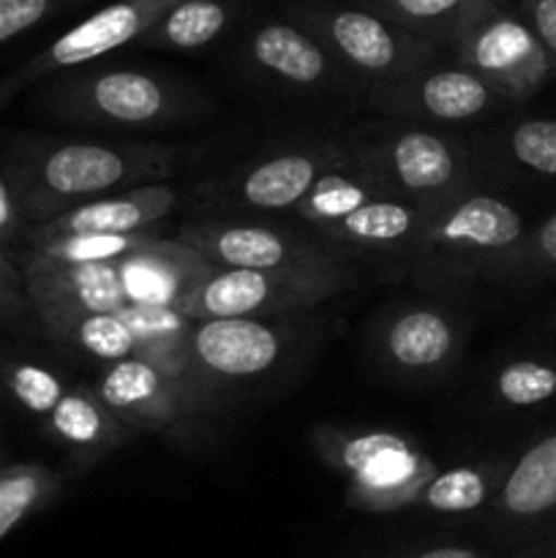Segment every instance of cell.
I'll return each instance as SVG.
<instances>
[{"mask_svg": "<svg viewBox=\"0 0 556 558\" xmlns=\"http://www.w3.org/2000/svg\"><path fill=\"white\" fill-rule=\"evenodd\" d=\"M292 20L314 33L347 74L374 85L401 80L442 58V47L365 5H294Z\"/></svg>", "mask_w": 556, "mask_h": 558, "instance_id": "cell-6", "label": "cell"}, {"mask_svg": "<svg viewBox=\"0 0 556 558\" xmlns=\"http://www.w3.org/2000/svg\"><path fill=\"white\" fill-rule=\"evenodd\" d=\"M507 469H510V458H488V461L439 469L420 490L414 507L434 515L483 512L494 501Z\"/></svg>", "mask_w": 556, "mask_h": 558, "instance_id": "cell-22", "label": "cell"}, {"mask_svg": "<svg viewBox=\"0 0 556 558\" xmlns=\"http://www.w3.org/2000/svg\"><path fill=\"white\" fill-rule=\"evenodd\" d=\"M245 60L267 80L294 90H327L347 74L325 44L294 20H273L256 27L245 41Z\"/></svg>", "mask_w": 556, "mask_h": 558, "instance_id": "cell-19", "label": "cell"}, {"mask_svg": "<svg viewBox=\"0 0 556 558\" xmlns=\"http://www.w3.org/2000/svg\"><path fill=\"white\" fill-rule=\"evenodd\" d=\"M507 150L527 172L556 178V118L521 120L507 134Z\"/></svg>", "mask_w": 556, "mask_h": 558, "instance_id": "cell-29", "label": "cell"}, {"mask_svg": "<svg viewBox=\"0 0 556 558\" xmlns=\"http://www.w3.org/2000/svg\"><path fill=\"white\" fill-rule=\"evenodd\" d=\"M510 558H556V532L512 548Z\"/></svg>", "mask_w": 556, "mask_h": 558, "instance_id": "cell-35", "label": "cell"}, {"mask_svg": "<svg viewBox=\"0 0 556 558\" xmlns=\"http://www.w3.org/2000/svg\"><path fill=\"white\" fill-rule=\"evenodd\" d=\"M450 52L458 63L483 76L507 104L529 101L556 76V60L505 0L480 11L458 33Z\"/></svg>", "mask_w": 556, "mask_h": 558, "instance_id": "cell-9", "label": "cell"}, {"mask_svg": "<svg viewBox=\"0 0 556 558\" xmlns=\"http://www.w3.org/2000/svg\"><path fill=\"white\" fill-rule=\"evenodd\" d=\"M82 0H0V44L33 31Z\"/></svg>", "mask_w": 556, "mask_h": 558, "instance_id": "cell-30", "label": "cell"}, {"mask_svg": "<svg viewBox=\"0 0 556 558\" xmlns=\"http://www.w3.org/2000/svg\"><path fill=\"white\" fill-rule=\"evenodd\" d=\"M365 9L387 16L396 25L450 49L458 33L488 5L501 0H358Z\"/></svg>", "mask_w": 556, "mask_h": 558, "instance_id": "cell-24", "label": "cell"}, {"mask_svg": "<svg viewBox=\"0 0 556 558\" xmlns=\"http://www.w3.org/2000/svg\"><path fill=\"white\" fill-rule=\"evenodd\" d=\"M309 439L316 456L347 480V505L374 515L414 507L425 483L439 472V463L398 430L319 425Z\"/></svg>", "mask_w": 556, "mask_h": 558, "instance_id": "cell-4", "label": "cell"}, {"mask_svg": "<svg viewBox=\"0 0 556 558\" xmlns=\"http://www.w3.org/2000/svg\"><path fill=\"white\" fill-rule=\"evenodd\" d=\"M240 0H178L140 38L145 49L194 52L216 41L238 14Z\"/></svg>", "mask_w": 556, "mask_h": 558, "instance_id": "cell-23", "label": "cell"}, {"mask_svg": "<svg viewBox=\"0 0 556 558\" xmlns=\"http://www.w3.org/2000/svg\"><path fill=\"white\" fill-rule=\"evenodd\" d=\"M518 14L556 60V0H518Z\"/></svg>", "mask_w": 556, "mask_h": 558, "instance_id": "cell-32", "label": "cell"}, {"mask_svg": "<svg viewBox=\"0 0 556 558\" xmlns=\"http://www.w3.org/2000/svg\"><path fill=\"white\" fill-rule=\"evenodd\" d=\"M172 3H178V0H112L104 9L93 11L74 27L60 33L49 47L25 60L20 69L0 76V109L16 93L38 85L49 76L80 69V65H90L98 58L112 54L114 49L136 44Z\"/></svg>", "mask_w": 556, "mask_h": 558, "instance_id": "cell-11", "label": "cell"}, {"mask_svg": "<svg viewBox=\"0 0 556 558\" xmlns=\"http://www.w3.org/2000/svg\"><path fill=\"white\" fill-rule=\"evenodd\" d=\"M36 107L65 125L107 131L174 129L205 112L207 101L183 82L134 65H80L55 74Z\"/></svg>", "mask_w": 556, "mask_h": 558, "instance_id": "cell-2", "label": "cell"}, {"mask_svg": "<svg viewBox=\"0 0 556 558\" xmlns=\"http://www.w3.org/2000/svg\"><path fill=\"white\" fill-rule=\"evenodd\" d=\"M41 330L60 349L98 365L118 363L129 357H145L142 341L123 311H74V314H44L36 316Z\"/></svg>", "mask_w": 556, "mask_h": 558, "instance_id": "cell-21", "label": "cell"}, {"mask_svg": "<svg viewBox=\"0 0 556 558\" xmlns=\"http://www.w3.org/2000/svg\"><path fill=\"white\" fill-rule=\"evenodd\" d=\"M360 283L358 265L343 270H238L213 267L210 276L180 303L189 319L305 314Z\"/></svg>", "mask_w": 556, "mask_h": 558, "instance_id": "cell-7", "label": "cell"}, {"mask_svg": "<svg viewBox=\"0 0 556 558\" xmlns=\"http://www.w3.org/2000/svg\"><path fill=\"white\" fill-rule=\"evenodd\" d=\"M41 430L80 469L96 466L129 445L136 434L96 396L90 385L82 381H71L58 407L41 423Z\"/></svg>", "mask_w": 556, "mask_h": 558, "instance_id": "cell-20", "label": "cell"}, {"mask_svg": "<svg viewBox=\"0 0 556 558\" xmlns=\"http://www.w3.org/2000/svg\"><path fill=\"white\" fill-rule=\"evenodd\" d=\"M178 158V147L161 142L31 140L11 147L3 174L33 227L96 196L161 183Z\"/></svg>", "mask_w": 556, "mask_h": 558, "instance_id": "cell-1", "label": "cell"}, {"mask_svg": "<svg viewBox=\"0 0 556 558\" xmlns=\"http://www.w3.org/2000/svg\"><path fill=\"white\" fill-rule=\"evenodd\" d=\"M488 398L505 412H529L556 401V357L516 354L494 368Z\"/></svg>", "mask_w": 556, "mask_h": 558, "instance_id": "cell-25", "label": "cell"}, {"mask_svg": "<svg viewBox=\"0 0 556 558\" xmlns=\"http://www.w3.org/2000/svg\"><path fill=\"white\" fill-rule=\"evenodd\" d=\"M376 172L423 216L469 191V156L456 140L431 125L387 118L352 131Z\"/></svg>", "mask_w": 556, "mask_h": 558, "instance_id": "cell-5", "label": "cell"}, {"mask_svg": "<svg viewBox=\"0 0 556 558\" xmlns=\"http://www.w3.org/2000/svg\"><path fill=\"white\" fill-rule=\"evenodd\" d=\"M213 267L238 270H343L354 262L316 234L256 221L202 218L172 234Z\"/></svg>", "mask_w": 556, "mask_h": 558, "instance_id": "cell-10", "label": "cell"}, {"mask_svg": "<svg viewBox=\"0 0 556 558\" xmlns=\"http://www.w3.org/2000/svg\"><path fill=\"white\" fill-rule=\"evenodd\" d=\"M488 281L512 283H540L556 278V210L537 227L527 229L521 243L501 262L491 267Z\"/></svg>", "mask_w": 556, "mask_h": 558, "instance_id": "cell-28", "label": "cell"}, {"mask_svg": "<svg viewBox=\"0 0 556 558\" xmlns=\"http://www.w3.org/2000/svg\"><path fill=\"white\" fill-rule=\"evenodd\" d=\"M90 387L136 434H180L216 407L189 379L145 357L104 365Z\"/></svg>", "mask_w": 556, "mask_h": 558, "instance_id": "cell-12", "label": "cell"}, {"mask_svg": "<svg viewBox=\"0 0 556 558\" xmlns=\"http://www.w3.org/2000/svg\"><path fill=\"white\" fill-rule=\"evenodd\" d=\"M25 316H33L25 272L11 248L0 243V325H16Z\"/></svg>", "mask_w": 556, "mask_h": 558, "instance_id": "cell-31", "label": "cell"}, {"mask_svg": "<svg viewBox=\"0 0 556 558\" xmlns=\"http://www.w3.org/2000/svg\"><path fill=\"white\" fill-rule=\"evenodd\" d=\"M396 558H491L485 550L472 548V545H434V548L414 550V554H401Z\"/></svg>", "mask_w": 556, "mask_h": 558, "instance_id": "cell-34", "label": "cell"}, {"mask_svg": "<svg viewBox=\"0 0 556 558\" xmlns=\"http://www.w3.org/2000/svg\"><path fill=\"white\" fill-rule=\"evenodd\" d=\"M3 461H5V452L0 450V466H3Z\"/></svg>", "mask_w": 556, "mask_h": 558, "instance_id": "cell-36", "label": "cell"}, {"mask_svg": "<svg viewBox=\"0 0 556 558\" xmlns=\"http://www.w3.org/2000/svg\"><path fill=\"white\" fill-rule=\"evenodd\" d=\"M368 98L387 118L425 125L472 123L507 104L483 76L456 58L450 63L439 58L401 80L368 87Z\"/></svg>", "mask_w": 556, "mask_h": 558, "instance_id": "cell-13", "label": "cell"}, {"mask_svg": "<svg viewBox=\"0 0 556 558\" xmlns=\"http://www.w3.org/2000/svg\"><path fill=\"white\" fill-rule=\"evenodd\" d=\"M25 229V216H22L20 205H16V196L14 191H11L9 178H5L3 169H0V243H3L5 248H16Z\"/></svg>", "mask_w": 556, "mask_h": 558, "instance_id": "cell-33", "label": "cell"}, {"mask_svg": "<svg viewBox=\"0 0 556 558\" xmlns=\"http://www.w3.org/2000/svg\"><path fill=\"white\" fill-rule=\"evenodd\" d=\"M174 207H178V189L161 180V183L136 185L82 202L49 221L27 227L22 238L161 232V223L172 216Z\"/></svg>", "mask_w": 556, "mask_h": 558, "instance_id": "cell-17", "label": "cell"}, {"mask_svg": "<svg viewBox=\"0 0 556 558\" xmlns=\"http://www.w3.org/2000/svg\"><path fill=\"white\" fill-rule=\"evenodd\" d=\"M71 379L55 365L22 354H5L0 357V392L11 407L20 409L25 417L36 420L38 425L49 417Z\"/></svg>", "mask_w": 556, "mask_h": 558, "instance_id": "cell-27", "label": "cell"}, {"mask_svg": "<svg viewBox=\"0 0 556 558\" xmlns=\"http://www.w3.org/2000/svg\"><path fill=\"white\" fill-rule=\"evenodd\" d=\"M65 477L44 463H3L0 466V539L20 523L63 496Z\"/></svg>", "mask_w": 556, "mask_h": 558, "instance_id": "cell-26", "label": "cell"}, {"mask_svg": "<svg viewBox=\"0 0 556 558\" xmlns=\"http://www.w3.org/2000/svg\"><path fill=\"white\" fill-rule=\"evenodd\" d=\"M343 136L283 147L249 163H240L202 194L221 207L251 213H292L305 199L316 180L343 150Z\"/></svg>", "mask_w": 556, "mask_h": 558, "instance_id": "cell-14", "label": "cell"}, {"mask_svg": "<svg viewBox=\"0 0 556 558\" xmlns=\"http://www.w3.org/2000/svg\"><path fill=\"white\" fill-rule=\"evenodd\" d=\"M298 336L283 316H223L194 319L189 357L194 379L213 401L227 390L262 379L287 360Z\"/></svg>", "mask_w": 556, "mask_h": 558, "instance_id": "cell-8", "label": "cell"}, {"mask_svg": "<svg viewBox=\"0 0 556 558\" xmlns=\"http://www.w3.org/2000/svg\"><path fill=\"white\" fill-rule=\"evenodd\" d=\"M423 218L412 202L403 199L398 191L385 189L314 234L349 259L376 256L398 259L409 267Z\"/></svg>", "mask_w": 556, "mask_h": 558, "instance_id": "cell-18", "label": "cell"}, {"mask_svg": "<svg viewBox=\"0 0 556 558\" xmlns=\"http://www.w3.org/2000/svg\"><path fill=\"white\" fill-rule=\"evenodd\" d=\"M467 347V322L447 305L403 303L376 325L374 352L390 374L412 381L450 374Z\"/></svg>", "mask_w": 556, "mask_h": 558, "instance_id": "cell-16", "label": "cell"}, {"mask_svg": "<svg viewBox=\"0 0 556 558\" xmlns=\"http://www.w3.org/2000/svg\"><path fill=\"white\" fill-rule=\"evenodd\" d=\"M521 210L496 194L463 191L423 218L409 270L431 289L485 278L527 234Z\"/></svg>", "mask_w": 556, "mask_h": 558, "instance_id": "cell-3", "label": "cell"}, {"mask_svg": "<svg viewBox=\"0 0 556 558\" xmlns=\"http://www.w3.org/2000/svg\"><path fill=\"white\" fill-rule=\"evenodd\" d=\"M483 515L494 539L512 548L556 532V420L512 458Z\"/></svg>", "mask_w": 556, "mask_h": 558, "instance_id": "cell-15", "label": "cell"}]
</instances>
